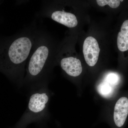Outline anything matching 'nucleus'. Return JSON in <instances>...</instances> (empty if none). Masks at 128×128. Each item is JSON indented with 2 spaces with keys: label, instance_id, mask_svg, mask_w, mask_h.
Returning a JSON list of instances; mask_svg holds the SVG:
<instances>
[{
  "label": "nucleus",
  "instance_id": "1",
  "mask_svg": "<svg viewBox=\"0 0 128 128\" xmlns=\"http://www.w3.org/2000/svg\"><path fill=\"white\" fill-rule=\"evenodd\" d=\"M38 28L34 21L12 36L0 37V72L19 88Z\"/></svg>",
  "mask_w": 128,
  "mask_h": 128
},
{
  "label": "nucleus",
  "instance_id": "2",
  "mask_svg": "<svg viewBox=\"0 0 128 128\" xmlns=\"http://www.w3.org/2000/svg\"><path fill=\"white\" fill-rule=\"evenodd\" d=\"M60 41L38 27L34 44L28 60L22 87L31 89L50 80Z\"/></svg>",
  "mask_w": 128,
  "mask_h": 128
},
{
  "label": "nucleus",
  "instance_id": "3",
  "mask_svg": "<svg viewBox=\"0 0 128 128\" xmlns=\"http://www.w3.org/2000/svg\"><path fill=\"white\" fill-rule=\"evenodd\" d=\"M90 6L89 1L43 0L36 16L50 18L68 28L69 34L79 35L91 22L88 13Z\"/></svg>",
  "mask_w": 128,
  "mask_h": 128
},
{
  "label": "nucleus",
  "instance_id": "4",
  "mask_svg": "<svg viewBox=\"0 0 128 128\" xmlns=\"http://www.w3.org/2000/svg\"><path fill=\"white\" fill-rule=\"evenodd\" d=\"M109 21H91L87 31L78 36L80 54L89 67H94L101 60L111 56L112 27Z\"/></svg>",
  "mask_w": 128,
  "mask_h": 128
},
{
  "label": "nucleus",
  "instance_id": "5",
  "mask_svg": "<svg viewBox=\"0 0 128 128\" xmlns=\"http://www.w3.org/2000/svg\"><path fill=\"white\" fill-rule=\"evenodd\" d=\"M78 38V35L67 33L60 41L56 58L57 64H58L65 74L71 78L79 76L83 70L82 57L76 50Z\"/></svg>",
  "mask_w": 128,
  "mask_h": 128
},
{
  "label": "nucleus",
  "instance_id": "6",
  "mask_svg": "<svg viewBox=\"0 0 128 128\" xmlns=\"http://www.w3.org/2000/svg\"><path fill=\"white\" fill-rule=\"evenodd\" d=\"M48 85L46 83L29 89L27 107L22 116V122H27L48 117L50 95Z\"/></svg>",
  "mask_w": 128,
  "mask_h": 128
},
{
  "label": "nucleus",
  "instance_id": "7",
  "mask_svg": "<svg viewBox=\"0 0 128 128\" xmlns=\"http://www.w3.org/2000/svg\"><path fill=\"white\" fill-rule=\"evenodd\" d=\"M112 38L120 68L125 70L128 65V9L118 16L116 22L112 28Z\"/></svg>",
  "mask_w": 128,
  "mask_h": 128
},
{
  "label": "nucleus",
  "instance_id": "8",
  "mask_svg": "<svg viewBox=\"0 0 128 128\" xmlns=\"http://www.w3.org/2000/svg\"><path fill=\"white\" fill-rule=\"evenodd\" d=\"M90 6L109 14L110 17L119 15L128 9V0H96L89 1Z\"/></svg>",
  "mask_w": 128,
  "mask_h": 128
},
{
  "label": "nucleus",
  "instance_id": "9",
  "mask_svg": "<svg viewBox=\"0 0 128 128\" xmlns=\"http://www.w3.org/2000/svg\"><path fill=\"white\" fill-rule=\"evenodd\" d=\"M128 116V96H122L118 99L114 108V121L118 128L124 126Z\"/></svg>",
  "mask_w": 128,
  "mask_h": 128
},
{
  "label": "nucleus",
  "instance_id": "10",
  "mask_svg": "<svg viewBox=\"0 0 128 128\" xmlns=\"http://www.w3.org/2000/svg\"><path fill=\"white\" fill-rule=\"evenodd\" d=\"M113 86L104 79L103 81L100 82L98 86V91L101 96L108 98L110 96L113 92Z\"/></svg>",
  "mask_w": 128,
  "mask_h": 128
},
{
  "label": "nucleus",
  "instance_id": "11",
  "mask_svg": "<svg viewBox=\"0 0 128 128\" xmlns=\"http://www.w3.org/2000/svg\"><path fill=\"white\" fill-rule=\"evenodd\" d=\"M104 80L114 86H117L121 82V75L116 72H109L105 76Z\"/></svg>",
  "mask_w": 128,
  "mask_h": 128
},
{
  "label": "nucleus",
  "instance_id": "12",
  "mask_svg": "<svg viewBox=\"0 0 128 128\" xmlns=\"http://www.w3.org/2000/svg\"><path fill=\"white\" fill-rule=\"evenodd\" d=\"M28 0H17L16 2V4L17 5H20L23 4H25L28 2Z\"/></svg>",
  "mask_w": 128,
  "mask_h": 128
},
{
  "label": "nucleus",
  "instance_id": "13",
  "mask_svg": "<svg viewBox=\"0 0 128 128\" xmlns=\"http://www.w3.org/2000/svg\"><path fill=\"white\" fill-rule=\"evenodd\" d=\"M3 1L2 0H0V5L1 4H2L3 2Z\"/></svg>",
  "mask_w": 128,
  "mask_h": 128
},
{
  "label": "nucleus",
  "instance_id": "14",
  "mask_svg": "<svg viewBox=\"0 0 128 128\" xmlns=\"http://www.w3.org/2000/svg\"><path fill=\"white\" fill-rule=\"evenodd\" d=\"M1 22V18H0V22Z\"/></svg>",
  "mask_w": 128,
  "mask_h": 128
}]
</instances>
